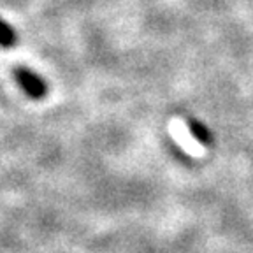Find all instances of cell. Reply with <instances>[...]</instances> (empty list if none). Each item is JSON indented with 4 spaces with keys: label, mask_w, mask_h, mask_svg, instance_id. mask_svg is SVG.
I'll return each instance as SVG.
<instances>
[{
    "label": "cell",
    "mask_w": 253,
    "mask_h": 253,
    "mask_svg": "<svg viewBox=\"0 0 253 253\" xmlns=\"http://www.w3.org/2000/svg\"><path fill=\"white\" fill-rule=\"evenodd\" d=\"M12 78H14V81L20 84V88L30 97V99L41 100L46 97V93H47L46 79L41 78L39 74H36L32 69L18 65V67L12 69Z\"/></svg>",
    "instance_id": "1"
},
{
    "label": "cell",
    "mask_w": 253,
    "mask_h": 253,
    "mask_svg": "<svg viewBox=\"0 0 253 253\" xmlns=\"http://www.w3.org/2000/svg\"><path fill=\"white\" fill-rule=\"evenodd\" d=\"M18 46V34L16 30L0 18V47L4 49H9V47Z\"/></svg>",
    "instance_id": "2"
},
{
    "label": "cell",
    "mask_w": 253,
    "mask_h": 253,
    "mask_svg": "<svg viewBox=\"0 0 253 253\" xmlns=\"http://www.w3.org/2000/svg\"><path fill=\"white\" fill-rule=\"evenodd\" d=\"M188 128H190V132H192V135H194L199 142H202V144H208V146H210L211 142H213V135H211V132L208 130L201 122L188 120Z\"/></svg>",
    "instance_id": "3"
}]
</instances>
